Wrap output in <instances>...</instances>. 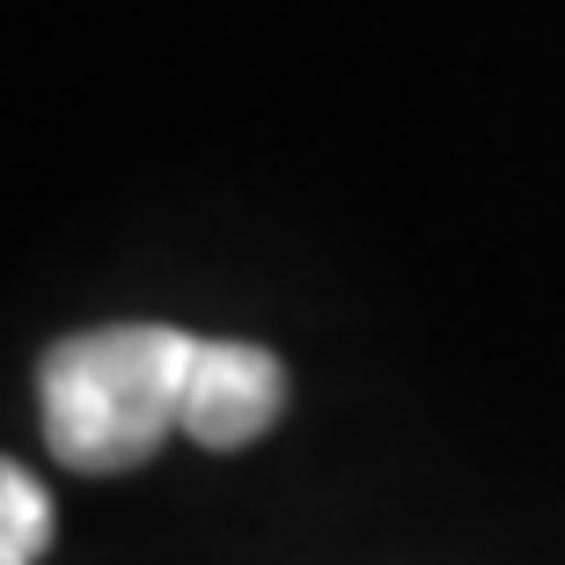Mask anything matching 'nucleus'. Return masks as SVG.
Segmentation results:
<instances>
[{"label": "nucleus", "instance_id": "obj_1", "mask_svg": "<svg viewBox=\"0 0 565 565\" xmlns=\"http://www.w3.org/2000/svg\"><path fill=\"white\" fill-rule=\"evenodd\" d=\"M191 360L199 338L177 323H104L60 338L38 367L44 448L82 478L154 462L169 434H184Z\"/></svg>", "mask_w": 565, "mask_h": 565}, {"label": "nucleus", "instance_id": "obj_2", "mask_svg": "<svg viewBox=\"0 0 565 565\" xmlns=\"http://www.w3.org/2000/svg\"><path fill=\"white\" fill-rule=\"evenodd\" d=\"M287 412V367L279 353L250 338H199L191 360V397H184V434L199 448H250L265 426Z\"/></svg>", "mask_w": 565, "mask_h": 565}, {"label": "nucleus", "instance_id": "obj_3", "mask_svg": "<svg viewBox=\"0 0 565 565\" xmlns=\"http://www.w3.org/2000/svg\"><path fill=\"white\" fill-rule=\"evenodd\" d=\"M0 565H38L44 544H52V500H44V484L22 470V462H8L0 470Z\"/></svg>", "mask_w": 565, "mask_h": 565}]
</instances>
